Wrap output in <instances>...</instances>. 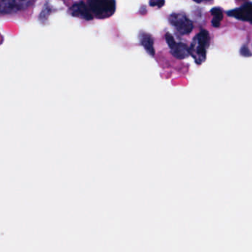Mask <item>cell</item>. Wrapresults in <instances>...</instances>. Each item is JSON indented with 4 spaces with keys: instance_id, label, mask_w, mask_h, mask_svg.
Instances as JSON below:
<instances>
[{
    "instance_id": "4",
    "label": "cell",
    "mask_w": 252,
    "mask_h": 252,
    "mask_svg": "<svg viewBox=\"0 0 252 252\" xmlns=\"http://www.w3.org/2000/svg\"><path fill=\"white\" fill-rule=\"evenodd\" d=\"M33 0H2L0 2V14H9L27 9Z\"/></svg>"
},
{
    "instance_id": "9",
    "label": "cell",
    "mask_w": 252,
    "mask_h": 252,
    "mask_svg": "<svg viewBox=\"0 0 252 252\" xmlns=\"http://www.w3.org/2000/svg\"><path fill=\"white\" fill-rule=\"evenodd\" d=\"M210 13L212 17H213L212 20V26L214 28L219 27L220 26L222 19H223V13H222V10H221V8L216 7V8H212Z\"/></svg>"
},
{
    "instance_id": "6",
    "label": "cell",
    "mask_w": 252,
    "mask_h": 252,
    "mask_svg": "<svg viewBox=\"0 0 252 252\" xmlns=\"http://www.w3.org/2000/svg\"><path fill=\"white\" fill-rule=\"evenodd\" d=\"M228 16L231 17H234L236 20H240L243 22H248L252 23V5L251 2L245 4L243 6L236 9L231 10V11L227 12Z\"/></svg>"
},
{
    "instance_id": "8",
    "label": "cell",
    "mask_w": 252,
    "mask_h": 252,
    "mask_svg": "<svg viewBox=\"0 0 252 252\" xmlns=\"http://www.w3.org/2000/svg\"><path fill=\"white\" fill-rule=\"evenodd\" d=\"M140 44L144 47L149 55L154 57L156 51L154 48V39L153 36L147 32H141L138 35Z\"/></svg>"
},
{
    "instance_id": "5",
    "label": "cell",
    "mask_w": 252,
    "mask_h": 252,
    "mask_svg": "<svg viewBox=\"0 0 252 252\" xmlns=\"http://www.w3.org/2000/svg\"><path fill=\"white\" fill-rule=\"evenodd\" d=\"M166 43L170 49L171 54L178 60H183L189 57V51L187 45L182 42H177L171 33H167L165 36Z\"/></svg>"
},
{
    "instance_id": "3",
    "label": "cell",
    "mask_w": 252,
    "mask_h": 252,
    "mask_svg": "<svg viewBox=\"0 0 252 252\" xmlns=\"http://www.w3.org/2000/svg\"><path fill=\"white\" fill-rule=\"evenodd\" d=\"M171 26L181 35L191 33L194 29L192 22L184 13H174L169 17Z\"/></svg>"
},
{
    "instance_id": "2",
    "label": "cell",
    "mask_w": 252,
    "mask_h": 252,
    "mask_svg": "<svg viewBox=\"0 0 252 252\" xmlns=\"http://www.w3.org/2000/svg\"><path fill=\"white\" fill-rule=\"evenodd\" d=\"M88 7L93 17L98 20L110 18L116 12V0H88Z\"/></svg>"
},
{
    "instance_id": "7",
    "label": "cell",
    "mask_w": 252,
    "mask_h": 252,
    "mask_svg": "<svg viewBox=\"0 0 252 252\" xmlns=\"http://www.w3.org/2000/svg\"><path fill=\"white\" fill-rule=\"evenodd\" d=\"M70 13L73 17H77L82 20H88V21L94 20V17L90 11L88 5L83 2L74 4L70 8Z\"/></svg>"
},
{
    "instance_id": "11",
    "label": "cell",
    "mask_w": 252,
    "mask_h": 252,
    "mask_svg": "<svg viewBox=\"0 0 252 252\" xmlns=\"http://www.w3.org/2000/svg\"><path fill=\"white\" fill-rule=\"evenodd\" d=\"M240 55L243 56L244 57H252V53H251L250 50L248 48L247 45L242 47L240 51Z\"/></svg>"
},
{
    "instance_id": "1",
    "label": "cell",
    "mask_w": 252,
    "mask_h": 252,
    "mask_svg": "<svg viewBox=\"0 0 252 252\" xmlns=\"http://www.w3.org/2000/svg\"><path fill=\"white\" fill-rule=\"evenodd\" d=\"M210 45V36L209 32L202 30L197 33L189 48V55L193 57L197 64H202L206 60L207 49Z\"/></svg>"
},
{
    "instance_id": "12",
    "label": "cell",
    "mask_w": 252,
    "mask_h": 252,
    "mask_svg": "<svg viewBox=\"0 0 252 252\" xmlns=\"http://www.w3.org/2000/svg\"><path fill=\"white\" fill-rule=\"evenodd\" d=\"M194 1L197 2V3H203V2H210L212 0H194Z\"/></svg>"
},
{
    "instance_id": "10",
    "label": "cell",
    "mask_w": 252,
    "mask_h": 252,
    "mask_svg": "<svg viewBox=\"0 0 252 252\" xmlns=\"http://www.w3.org/2000/svg\"><path fill=\"white\" fill-rule=\"evenodd\" d=\"M165 0H150V5L151 7H158V8H162L164 5Z\"/></svg>"
}]
</instances>
